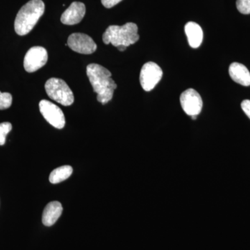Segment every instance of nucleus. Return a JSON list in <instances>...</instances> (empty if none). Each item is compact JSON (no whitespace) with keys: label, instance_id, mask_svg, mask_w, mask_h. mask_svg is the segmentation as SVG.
I'll return each mask as SVG.
<instances>
[{"label":"nucleus","instance_id":"412c9836","mask_svg":"<svg viewBox=\"0 0 250 250\" xmlns=\"http://www.w3.org/2000/svg\"><path fill=\"white\" fill-rule=\"evenodd\" d=\"M197 117V116H191V118H192V120H196Z\"/></svg>","mask_w":250,"mask_h":250},{"label":"nucleus","instance_id":"20e7f679","mask_svg":"<svg viewBox=\"0 0 250 250\" xmlns=\"http://www.w3.org/2000/svg\"><path fill=\"white\" fill-rule=\"evenodd\" d=\"M46 93L49 98L62 106H70L74 103L73 93L63 80L58 78H51L45 85Z\"/></svg>","mask_w":250,"mask_h":250},{"label":"nucleus","instance_id":"f03ea898","mask_svg":"<svg viewBox=\"0 0 250 250\" xmlns=\"http://www.w3.org/2000/svg\"><path fill=\"white\" fill-rule=\"evenodd\" d=\"M45 12V4L42 0H31L24 5L15 20V31L20 36L27 35L35 27Z\"/></svg>","mask_w":250,"mask_h":250},{"label":"nucleus","instance_id":"f8f14e48","mask_svg":"<svg viewBox=\"0 0 250 250\" xmlns=\"http://www.w3.org/2000/svg\"><path fill=\"white\" fill-rule=\"evenodd\" d=\"M62 207L60 202L54 201L46 206L42 213V224L46 227H51L57 223L62 214Z\"/></svg>","mask_w":250,"mask_h":250},{"label":"nucleus","instance_id":"f257e3e1","mask_svg":"<svg viewBox=\"0 0 250 250\" xmlns=\"http://www.w3.org/2000/svg\"><path fill=\"white\" fill-rule=\"evenodd\" d=\"M87 76L95 93L98 94L99 103L105 104L113 98L116 83L112 80L109 70L98 64L92 63L87 66Z\"/></svg>","mask_w":250,"mask_h":250},{"label":"nucleus","instance_id":"a211bd4d","mask_svg":"<svg viewBox=\"0 0 250 250\" xmlns=\"http://www.w3.org/2000/svg\"><path fill=\"white\" fill-rule=\"evenodd\" d=\"M121 1H123V0H101L103 6L104 7L107 8V9L113 7V6L118 4V3L121 2Z\"/></svg>","mask_w":250,"mask_h":250},{"label":"nucleus","instance_id":"6ab92c4d","mask_svg":"<svg viewBox=\"0 0 250 250\" xmlns=\"http://www.w3.org/2000/svg\"><path fill=\"white\" fill-rule=\"evenodd\" d=\"M241 108L250 119V100H246L241 103Z\"/></svg>","mask_w":250,"mask_h":250},{"label":"nucleus","instance_id":"aec40b11","mask_svg":"<svg viewBox=\"0 0 250 250\" xmlns=\"http://www.w3.org/2000/svg\"><path fill=\"white\" fill-rule=\"evenodd\" d=\"M118 49H119L120 51H121V52H124L125 49H126V47H125V46L121 45L118 46Z\"/></svg>","mask_w":250,"mask_h":250},{"label":"nucleus","instance_id":"f3484780","mask_svg":"<svg viewBox=\"0 0 250 250\" xmlns=\"http://www.w3.org/2000/svg\"><path fill=\"white\" fill-rule=\"evenodd\" d=\"M236 7L243 14H250V0H237Z\"/></svg>","mask_w":250,"mask_h":250},{"label":"nucleus","instance_id":"6e6552de","mask_svg":"<svg viewBox=\"0 0 250 250\" xmlns=\"http://www.w3.org/2000/svg\"><path fill=\"white\" fill-rule=\"evenodd\" d=\"M180 103L188 116H198L201 113L203 102L200 94L192 88H189L182 93Z\"/></svg>","mask_w":250,"mask_h":250},{"label":"nucleus","instance_id":"1a4fd4ad","mask_svg":"<svg viewBox=\"0 0 250 250\" xmlns=\"http://www.w3.org/2000/svg\"><path fill=\"white\" fill-rule=\"evenodd\" d=\"M67 45L72 50L83 54H93L97 49V45L93 39L82 33H75L69 36Z\"/></svg>","mask_w":250,"mask_h":250},{"label":"nucleus","instance_id":"0eeeda50","mask_svg":"<svg viewBox=\"0 0 250 250\" xmlns=\"http://www.w3.org/2000/svg\"><path fill=\"white\" fill-rule=\"evenodd\" d=\"M48 59L47 50L44 47H33L29 49L24 59V67L28 72H34L43 67Z\"/></svg>","mask_w":250,"mask_h":250},{"label":"nucleus","instance_id":"423d86ee","mask_svg":"<svg viewBox=\"0 0 250 250\" xmlns=\"http://www.w3.org/2000/svg\"><path fill=\"white\" fill-rule=\"evenodd\" d=\"M41 114L44 118L57 129H62L65 125V116L62 110L51 102L43 100L39 103Z\"/></svg>","mask_w":250,"mask_h":250},{"label":"nucleus","instance_id":"7ed1b4c3","mask_svg":"<svg viewBox=\"0 0 250 250\" xmlns=\"http://www.w3.org/2000/svg\"><path fill=\"white\" fill-rule=\"evenodd\" d=\"M103 39L106 45L111 43L117 47L121 45L129 47L139 40L137 25L128 22L123 26H109L104 33Z\"/></svg>","mask_w":250,"mask_h":250},{"label":"nucleus","instance_id":"9b49d317","mask_svg":"<svg viewBox=\"0 0 250 250\" xmlns=\"http://www.w3.org/2000/svg\"><path fill=\"white\" fill-rule=\"evenodd\" d=\"M229 73L233 81L244 86L250 85V72L243 64L233 62L229 68Z\"/></svg>","mask_w":250,"mask_h":250},{"label":"nucleus","instance_id":"39448f33","mask_svg":"<svg viewBox=\"0 0 250 250\" xmlns=\"http://www.w3.org/2000/svg\"><path fill=\"white\" fill-rule=\"evenodd\" d=\"M163 71L160 67L154 62H148L143 65L140 74V82L143 90L150 91L160 82Z\"/></svg>","mask_w":250,"mask_h":250},{"label":"nucleus","instance_id":"4468645a","mask_svg":"<svg viewBox=\"0 0 250 250\" xmlns=\"http://www.w3.org/2000/svg\"><path fill=\"white\" fill-rule=\"evenodd\" d=\"M72 172L73 170L71 166H61L51 172L49 178V182L53 184L60 183L68 179L71 176Z\"/></svg>","mask_w":250,"mask_h":250},{"label":"nucleus","instance_id":"ddd939ff","mask_svg":"<svg viewBox=\"0 0 250 250\" xmlns=\"http://www.w3.org/2000/svg\"><path fill=\"white\" fill-rule=\"evenodd\" d=\"M185 32L190 47L198 48L203 41V31L201 27L197 23L189 22L186 24Z\"/></svg>","mask_w":250,"mask_h":250},{"label":"nucleus","instance_id":"dca6fc26","mask_svg":"<svg viewBox=\"0 0 250 250\" xmlns=\"http://www.w3.org/2000/svg\"><path fill=\"white\" fill-rule=\"evenodd\" d=\"M12 95L0 91V110L7 109L12 104Z\"/></svg>","mask_w":250,"mask_h":250},{"label":"nucleus","instance_id":"9d476101","mask_svg":"<svg viewBox=\"0 0 250 250\" xmlns=\"http://www.w3.org/2000/svg\"><path fill=\"white\" fill-rule=\"evenodd\" d=\"M85 6L84 4L79 1L72 3L70 6L62 14L61 21L66 25L78 24L84 17Z\"/></svg>","mask_w":250,"mask_h":250},{"label":"nucleus","instance_id":"2eb2a0df","mask_svg":"<svg viewBox=\"0 0 250 250\" xmlns=\"http://www.w3.org/2000/svg\"><path fill=\"white\" fill-rule=\"evenodd\" d=\"M12 129V125L8 122L0 123V146H4L6 143V137Z\"/></svg>","mask_w":250,"mask_h":250}]
</instances>
